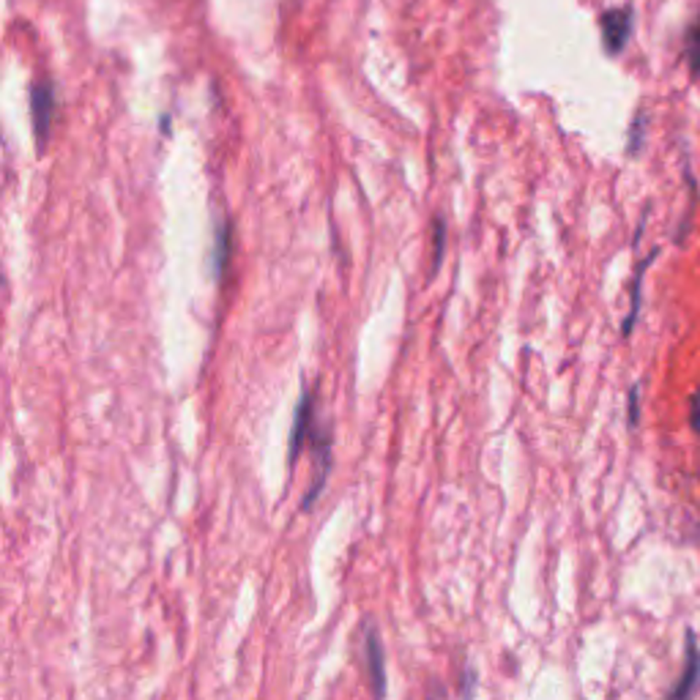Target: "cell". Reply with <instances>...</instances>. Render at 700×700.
<instances>
[{
    "label": "cell",
    "instance_id": "2",
    "mask_svg": "<svg viewBox=\"0 0 700 700\" xmlns=\"http://www.w3.org/2000/svg\"><path fill=\"white\" fill-rule=\"evenodd\" d=\"M600 25H602V41H605L608 55H619V52L630 44L632 27H635V14H632L630 5H624V8H608V11L600 16Z\"/></svg>",
    "mask_w": 700,
    "mask_h": 700
},
{
    "label": "cell",
    "instance_id": "1",
    "mask_svg": "<svg viewBox=\"0 0 700 700\" xmlns=\"http://www.w3.org/2000/svg\"><path fill=\"white\" fill-rule=\"evenodd\" d=\"M52 112H55V88L49 79L33 82L30 85V118H33V131L38 148L47 145L49 140V126H52Z\"/></svg>",
    "mask_w": 700,
    "mask_h": 700
},
{
    "label": "cell",
    "instance_id": "8",
    "mask_svg": "<svg viewBox=\"0 0 700 700\" xmlns=\"http://www.w3.org/2000/svg\"><path fill=\"white\" fill-rule=\"evenodd\" d=\"M433 241H435V252H433V274H435L444 263V246H446V222L438 216L433 222Z\"/></svg>",
    "mask_w": 700,
    "mask_h": 700
},
{
    "label": "cell",
    "instance_id": "4",
    "mask_svg": "<svg viewBox=\"0 0 700 700\" xmlns=\"http://www.w3.org/2000/svg\"><path fill=\"white\" fill-rule=\"evenodd\" d=\"M312 411H315V402H312V394L307 389V383L301 386V397H298V405H296V413H293V427H290V446H287V460H290V471L296 468L298 463V454H301V446L304 441L312 435Z\"/></svg>",
    "mask_w": 700,
    "mask_h": 700
},
{
    "label": "cell",
    "instance_id": "3",
    "mask_svg": "<svg viewBox=\"0 0 700 700\" xmlns=\"http://www.w3.org/2000/svg\"><path fill=\"white\" fill-rule=\"evenodd\" d=\"M312 452H315V463H318V474H315V482L309 487V493L304 496V504L301 509H309L315 504V498L323 493L326 482H329V471H331V433L326 427H312Z\"/></svg>",
    "mask_w": 700,
    "mask_h": 700
},
{
    "label": "cell",
    "instance_id": "7",
    "mask_svg": "<svg viewBox=\"0 0 700 700\" xmlns=\"http://www.w3.org/2000/svg\"><path fill=\"white\" fill-rule=\"evenodd\" d=\"M227 252H230V225L222 222L216 227V238H214V255H211V263H214V277L219 279L222 271H225V263H227Z\"/></svg>",
    "mask_w": 700,
    "mask_h": 700
},
{
    "label": "cell",
    "instance_id": "5",
    "mask_svg": "<svg viewBox=\"0 0 700 700\" xmlns=\"http://www.w3.org/2000/svg\"><path fill=\"white\" fill-rule=\"evenodd\" d=\"M364 654L370 665V679L375 684V695H386V660H383V646L375 630H370L364 638Z\"/></svg>",
    "mask_w": 700,
    "mask_h": 700
},
{
    "label": "cell",
    "instance_id": "6",
    "mask_svg": "<svg viewBox=\"0 0 700 700\" xmlns=\"http://www.w3.org/2000/svg\"><path fill=\"white\" fill-rule=\"evenodd\" d=\"M698 671H700L698 646H695L693 632H687V671H684V676H682V684H679V687H674V693H671V695H674V698H684V695H690V693L695 690Z\"/></svg>",
    "mask_w": 700,
    "mask_h": 700
},
{
    "label": "cell",
    "instance_id": "9",
    "mask_svg": "<svg viewBox=\"0 0 700 700\" xmlns=\"http://www.w3.org/2000/svg\"><path fill=\"white\" fill-rule=\"evenodd\" d=\"M687 57H690V68L693 74L700 77V19L698 25L690 30V41H687Z\"/></svg>",
    "mask_w": 700,
    "mask_h": 700
},
{
    "label": "cell",
    "instance_id": "10",
    "mask_svg": "<svg viewBox=\"0 0 700 700\" xmlns=\"http://www.w3.org/2000/svg\"><path fill=\"white\" fill-rule=\"evenodd\" d=\"M690 411H693V416H690V419H693V427H695V433H700V394L693 397V408H690Z\"/></svg>",
    "mask_w": 700,
    "mask_h": 700
}]
</instances>
